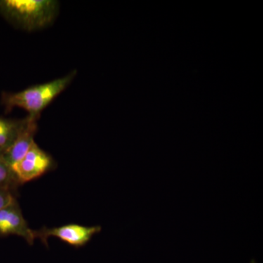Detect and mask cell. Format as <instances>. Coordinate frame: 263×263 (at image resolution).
I'll return each mask as SVG.
<instances>
[{"mask_svg":"<svg viewBox=\"0 0 263 263\" xmlns=\"http://www.w3.org/2000/svg\"><path fill=\"white\" fill-rule=\"evenodd\" d=\"M26 122L22 119H11L0 117V154L9 149L18 137Z\"/></svg>","mask_w":263,"mask_h":263,"instance_id":"7","label":"cell"},{"mask_svg":"<svg viewBox=\"0 0 263 263\" xmlns=\"http://www.w3.org/2000/svg\"><path fill=\"white\" fill-rule=\"evenodd\" d=\"M250 263H256V261L254 260V259H252V261H251V262Z\"/></svg>","mask_w":263,"mask_h":263,"instance_id":"10","label":"cell"},{"mask_svg":"<svg viewBox=\"0 0 263 263\" xmlns=\"http://www.w3.org/2000/svg\"><path fill=\"white\" fill-rule=\"evenodd\" d=\"M60 11L55 0H0V15L12 25L27 32L49 27Z\"/></svg>","mask_w":263,"mask_h":263,"instance_id":"1","label":"cell"},{"mask_svg":"<svg viewBox=\"0 0 263 263\" xmlns=\"http://www.w3.org/2000/svg\"><path fill=\"white\" fill-rule=\"evenodd\" d=\"M15 198L14 193L8 189L0 187V209L8 205Z\"/></svg>","mask_w":263,"mask_h":263,"instance_id":"9","label":"cell"},{"mask_svg":"<svg viewBox=\"0 0 263 263\" xmlns=\"http://www.w3.org/2000/svg\"><path fill=\"white\" fill-rule=\"evenodd\" d=\"M101 230L100 226L70 224L52 228L43 227L41 229L34 230V235L36 239L41 240L45 245H48V238L53 237L71 247L81 248L87 245L93 236L100 233Z\"/></svg>","mask_w":263,"mask_h":263,"instance_id":"4","label":"cell"},{"mask_svg":"<svg viewBox=\"0 0 263 263\" xmlns=\"http://www.w3.org/2000/svg\"><path fill=\"white\" fill-rule=\"evenodd\" d=\"M40 117L27 116L23 127L9 149L3 153V157L10 167L20 160L27 153L34 141L37 131V121Z\"/></svg>","mask_w":263,"mask_h":263,"instance_id":"6","label":"cell"},{"mask_svg":"<svg viewBox=\"0 0 263 263\" xmlns=\"http://www.w3.org/2000/svg\"><path fill=\"white\" fill-rule=\"evenodd\" d=\"M17 235L29 245L36 239L34 230L29 228L24 219L16 198L0 209V237Z\"/></svg>","mask_w":263,"mask_h":263,"instance_id":"5","label":"cell"},{"mask_svg":"<svg viewBox=\"0 0 263 263\" xmlns=\"http://www.w3.org/2000/svg\"><path fill=\"white\" fill-rule=\"evenodd\" d=\"M76 75L77 70H73L64 77L30 86L18 92H3L2 105L5 112L19 108L27 110L29 116L40 117L41 112L70 86Z\"/></svg>","mask_w":263,"mask_h":263,"instance_id":"2","label":"cell"},{"mask_svg":"<svg viewBox=\"0 0 263 263\" xmlns=\"http://www.w3.org/2000/svg\"><path fill=\"white\" fill-rule=\"evenodd\" d=\"M51 155L46 153L36 142L27 153L18 162L11 166L12 171L19 186L33 180L39 179L53 167Z\"/></svg>","mask_w":263,"mask_h":263,"instance_id":"3","label":"cell"},{"mask_svg":"<svg viewBox=\"0 0 263 263\" xmlns=\"http://www.w3.org/2000/svg\"><path fill=\"white\" fill-rule=\"evenodd\" d=\"M18 186L11 167L0 154V187L8 189L15 193Z\"/></svg>","mask_w":263,"mask_h":263,"instance_id":"8","label":"cell"}]
</instances>
